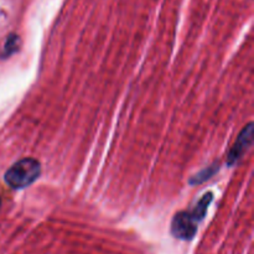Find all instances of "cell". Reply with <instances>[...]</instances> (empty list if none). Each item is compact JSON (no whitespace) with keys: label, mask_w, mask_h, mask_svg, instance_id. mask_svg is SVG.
Returning <instances> with one entry per match:
<instances>
[{"label":"cell","mask_w":254,"mask_h":254,"mask_svg":"<svg viewBox=\"0 0 254 254\" xmlns=\"http://www.w3.org/2000/svg\"><path fill=\"white\" fill-rule=\"evenodd\" d=\"M197 231V221L190 212H179L174 216L171 222V232L180 240H191Z\"/></svg>","instance_id":"7a4b0ae2"},{"label":"cell","mask_w":254,"mask_h":254,"mask_svg":"<svg viewBox=\"0 0 254 254\" xmlns=\"http://www.w3.org/2000/svg\"><path fill=\"white\" fill-rule=\"evenodd\" d=\"M40 174L41 165L36 159H21L5 173V183L12 189H24L35 183Z\"/></svg>","instance_id":"6da1fadb"},{"label":"cell","mask_w":254,"mask_h":254,"mask_svg":"<svg viewBox=\"0 0 254 254\" xmlns=\"http://www.w3.org/2000/svg\"><path fill=\"white\" fill-rule=\"evenodd\" d=\"M0 205H1V200H0Z\"/></svg>","instance_id":"52a82bcc"},{"label":"cell","mask_w":254,"mask_h":254,"mask_svg":"<svg viewBox=\"0 0 254 254\" xmlns=\"http://www.w3.org/2000/svg\"><path fill=\"white\" fill-rule=\"evenodd\" d=\"M252 136H253V128H252V123H250L242 131H241L237 140H236L235 145L232 146V149H231L230 153H228V159H227L228 165L235 164L236 161L243 155V153L247 150L248 146L252 144Z\"/></svg>","instance_id":"3957f363"},{"label":"cell","mask_w":254,"mask_h":254,"mask_svg":"<svg viewBox=\"0 0 254 254\" xmlns=\"http://www.w3.org/2000/svg\"><path fill=\"white\" fill-rule=\"evenodd\" d=\"M211 201H212V193H211V192L206 193V195H203L202 198L198 201V203L196 205V207L193 208L192 212H190L191 215H192V217L195 218L197 222H198V221L202 220L203 217H205L206 211H207V207L210 206Z\"/></svg>","instance_id":"277c9868"},{"label":"cell","mask_w":254,"mask_h":254,"mask_svg":"<svg viewBox=\"0 0 254 254\" xmlns=\"http://www.w3.org/2000/svg\"><path fill=\"white\" fill-rule=\"evenodd\" d=\"M17 44H19V37L15 36V35H10L4 47V56H10L11 54H14L19 46Z\"/></svg>","instance_id":"8992f818"},{"label":"cell","mask_w":254,"mask_h":254,"mask_svg":"<svg viewBox=\"0 0 254 254\" xmlns=\"http://www.w3.org/2000/svg\"><path fill=\"white\" fill-rule=\"evenodd\" d=\"M217 169H218L217 165L208 166V168H206L205 170L201 171L200 174H197L196 176H193V179H192V181H191V183H192V184H201V183H203V181L208 180V179H210L211 176H212L213 174L217 171Z\"/></svg>","instance_id":"5b68a950"}]
</instances>
